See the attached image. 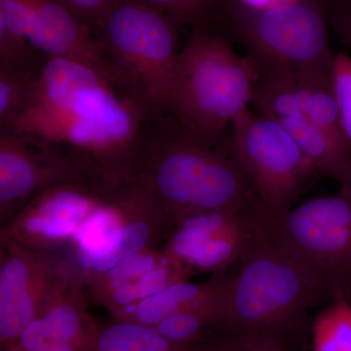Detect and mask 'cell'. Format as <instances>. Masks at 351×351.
<instances>
[{
	"label": "cell",
	"mask_w": 351,
	"mask_h": 351,
	"mask_svg": "<svg viewBox=\"0 0 351 351\" xmlns=\"http://www.w3.org/2000/svg\"><path fill=\"white\" fill-rule=\"evenodd\" d=\"M152 119L103 71L47 58L38 91L10 129L75 152L110 184L135 179Z\"/></svg>",
	"instance_id": "1"
},
{
	"label": "cell",
	"mask_w": 351,
	"mask_h": 351,
	"mask_svg": "<svg viewBox=\"0 0 351 351\" xmlns=\"http://www.w3.org/2000/svg\"><path fill=\"white\" fill-rule=\"evenodd\" d=\"M326 299L319 284L287 251L267 216L232 267L216 332L256 351H293L309 311Z\"/></svg>",
	"instance_id": "2"
},
{
	"label": "cell",
	"mask_w": 351,
	"mask_h": 351,
	"mask_svg": "<svg viewBox=\"0 0 351 351\" xmlns=\"http://www.w3.org/2000/svg\"><path fill=\"white\" fill-rule=\"evenodd\" d=\"M162 209L170 228L209 212H241L258 201L230 143L211 145L169 115L152 120L135 175Z\"/></svg>",
	"instance_id": "3"
},
{
	"label": "cell",
	"mask_w": 351,
	"mask_h": 351,
	"mask_svg": "<svg viewBox=\"0 0 351 351\" xmlns=\"http://www.w3.org/2000/svg\"><path fill=\"white\" fill-rule=\"evenodd\" d=\"M258 73L250 56H239L226 39L195 27L176 59L167 115L203 142L221 144L226 127L249 108Z\"/></svg>",
	"instance_id": "4"
},
{
	"label": "cell",
	"mask_w": 351,
	"mask_h": 351,
	"mask_svg": "<svg viewBox=\"0 0 351 351\" xmlns=\"http://www.w3.org/2000/svg\"><path fill=\"white\" fill-rule=\"evenodd\" d=\"M178 25L141 0H115L92 27L114 82L152 119L167 115Z\"/></svg>",
	"instance_id": "5"
},
{
	"label": "cell",
	"mask_w": 351,
	"mask_h": 351,
	"mask_svg": "<svg viewBox=\"0 0 351 351\" xmlns=\"http://www.w3.org/2000/svg\"><path fill=\"white\" fill-rule=\"evenodd\" d=\"M228 6L233 32L258 66L332 69L325 0H294L261 10Z\"/></svg>",
	"instance_id": "6"
},
{
	"label": "cell",
	"mask_w": 351,
	"mask_h": 351,
	"mask_svg": "<svg viewBox=\"0 0 351 351\" xmlns=\"http://www.w3.org/2000/svg\"><path fill=\"white\" fill-rule=\"evenodd\" d=\"M258 203L279 221L295 207L318 174L297 141L278 121L247 108L232 122L228 141Z\"/></svg>",
	"instance_id": "7"
},
{
	"label": "cell",
	"mask_w": 351,
	"mask_h": 351,
	"mask_svg": "<svg viewBox=\"0 0 351 351\" xmlns=\"http://www.w3.org/2000/svg\"><path fill=\"white\" fill-rule=\"evenodd\" d=\"M276 221L283 246L332 302L351 301V197L319 196Z\"/></svg>",
	"instance_id": "8"
},
{
	"label": "cell",
	"mask_w": 351,
	"mask_h": 351,
	"mask_svg": "<svg viewBox=\"0 0 351 351\" xmlns=\"http://www.w3.org/2000/svg\"><path fill=\"white\" fill-rule=\"evenodd\" d=\"M91 182L106 181L86 159L69 147L0 128L1 228L41 191Z\"/></svg>",
	"instance_id": "9"
},
{
	"label": "cell",
	"mask_w": 351,
	"mask_h": 351,
	"mask_svg": "<svg viewBox=\"0 0 351 351\" xmlns=\"http://www.w3.org/2000/svg\"><path fill=\"white\" fill-rule=\"evenodd\" d=\"M75 276L71 263L50 252L1 239L0 258V346L15 343L29 323Z\"/></svg>",
	"instance_id": "10"
},
{
	"label": "cell",
	"mask_w": 351,
	"mask_h": 351,
	"mask_svg": "<svg viewBox=\"0 0 351 351\" xmlns=\"http://www.w3.org/2000/svg\"><path fill=\"white\" fill-rule=\"evenodd\" d=\"M267 215L258 203L246 211L186 217L173 226L164 252L191 276L232 269L250 248Z\"/></svg>",
	"instance_id": "11"
},
{
	"label": "cell",
	"mask_w": 351,
	"mask_h": 351,
	"mask_svg": "<svg viewBox=\"0 0 351 351\" xmlns=\"http://www.w3.org/2000/svg\"><path fill=\"white\" fill-rule=\"evenodd\" d=\"M0 23L47 58L80 62L113 80L107 57L91 27L61 0H0Z\"/></svg>",
	"instance_id": "12"
},
{
	"label": "cell",
	"mask_w": 351,
	"mask_h": 351,
	"mask_svg": "<svg viewBox=\"0 0 351 351\" xmlns=\"http://www.w3.org/2000/svg\"><path fill=\"white\" fill-rule=\"evenodd\" d=\"M106 182L69 184L41 191L1 228L8 239L44 252L73 241L75 233L107 197Z\"/></svg>",
	"instance_id": "13"
},
{
	"label": "cell",
	"mask_w": 351,
	"mask_h": 351,
	"mask_svg": "<svg viewBox=\"0 0 351 351\" xmlns=\"http://www.w3.org/2000/svg\"><path fill=\"white\" fill-rule=\"evenodd\" d=\"M230 274L232 269L216 272L209 280L202 283L189 282L188 279L178 281L137 304L110 314L113 319L156 326L172 314L223 301Z\"/></svg>",
	"instance_id": "14"
},
{
	"label": "cell",
	"mask_w": 351,
	"mask_h": 351,
	"mask_svg": "<svg viewBox=\"0 0 351 351\" xmlns=\"http://www.w3.org/2000/svg\"><path fill=\"white\" fill-rule=\"evenodd\" d=\"M293 136L318 174L338 182L341 193L351 197V147L345 138L304 120H276Z\"/></svg>",
	"instance_id": "15"
},
{
	"label": "cell",
	"mask_w": 351,
	"mask_h": 351,
	"mask_svg": "<svg viewBox=\"0 0 351 351\" xmlns=\"http://www.w3.org/2000/svg\"><path fill=\"white\" fill-rule=\"evenodd\" d=\"M204 343L178 345L154 327L113 319L108 324L99 326L88 351H203Z\"/></svg>",
	"instance_id": "16"
},
{
	"label": "cell",
	"mask_w": 351,
	"mask_h": 351,
	"mask_svg": "<svg viewBox=\"0 0 351 351\" xmlns=\"http://www.w3.org/2000/svg\"><path fill=\"white\" fill-rule=\"evenodd\" d=\"M168 261L169 257L164 250L147 248L123 258L105 272L80 281L84 286L87 297L98 304L115 289L133 282Z\"/></svg>",
	"instance_id": "17"
},
{
	"label": "cell",
	"mask_w": 351,
	"mask_h": 351,
	"mask_svg": "<svg viewBox=\"0 0 351 351\" xmlns=\"http://www.w3.org/2000/svg\"><path fill=\"white\" fill-rule=\"evenodd\" d=\"M43 64L0 66V127H7L31 106Z\"/></svg>",
	"instance_id": "18"
},
{
	"label": "cell",
	"mask_w": 351,
	"mask_h": 351,
	"mask_svg": "<svg viewBox=\"0 0 351 351\" xmlns=\"http://www.w3.org/2000/svg\"><path fill=\"white\" fill-rule=\"evenodd\" d=\"M191 274L186 269L168 261L163 265L136 279L133 282L115 289L98 302L105 306L110 313L160 292L163 289L178 281L186 280Z\"/></svg>",
	"instance_id": "19"
},
{
	"label": "cell",
	"mask_w": 351,
	"mask_h": 351,
	"mask_svg": "<svg viewBox=\"0 0 351 351\" xmlns=\"http://www.w3.org/2000/svg\"><path fill=\"white\" fill-rule=\"evenodd\" d=\"M313 351H351V302L336 301L313 323Z\"/></svg>",
	"instance_id": "20"
},
{
	"label": "cell",
	"mask_w": 351,
	"mask_h": 351,
	"mask_svg": "<svg viewBox=\"0 0 351 351\" xmlns=\"http://www.w3.org/2000/svg\"><path fill=\"white\" fill-rule=\"evenodd\" d=\"M165 13L179 25L205 27L219 0H141Z\"/></svg>",
	"instance_id": "21"
},
{
	"label": "cell",
	"mask_w": 351,
	"mask_h": 351,
	"mask_svg": "<svg viewBox=\"0 0 351 351\" xmlns=\"http://www.w3.org/2000/svg\"><path fill=\"white\" fill-rule=\"evenodd\" d=\"M332 89L338 107L339 122L346 142L351 147V56L335 55L332 68Z\"/></svg>",
	"instance_id": "22"
},
{
	"label": "cell",
	"mask_w": 351,
	"mask_h": 351,
	"mask_svg": "<svg viewBox=\"0 0 351 351\" xmlns=\"http://www.w3.org/2000/svg\"><path fill=\"white\" fill-rule=\"evenodd\" d=\"M38 51L23 36L14 34L0 23V66L38 64Z\"/></svg>",
	"instance_id": "23"
},
{
	"label": "cell",
	"mask_w": 351,
	"mask_h": 351,
	"mask_svg": "<svg viewBox=\"0 0 351 351\" xmlns=\"http://www.w3.org/2000/svg\"><path fill=\"white\" fill-rule=\"evenodd\" d=\"M85 25L93 27L115 0H61Z\"/></svg>",
	"instance_id": "24"
},
{
	"label": "cell",
	"mask_w": 351,
	"mask_h": 351,
	"mask_svg": "<svg viewBox=\"0 0 351 351\" xmlns=\"http://www.w3.org/2000/svg\"><path fill=\"white\" fill-rule=\"evenodd\" d=\"M330 23L339 40L351 50V0H337Z\"/></svg>",
	"instance_id": "25"
},
{
	"label": "cell",
	"mask_w": 351,
	"mask_h": 351,
	"mask_svg": "<svg viewBox=\"0 0 351 351\" xmlns=\"http://www.w3.org/2000/svg\"><path fill=\"white\" fill-rule=\"evenodd\" d=\"M203 351H256L249 350L244 346L234 343L232 339L226 338L216 332V335L211 339H206L204 343Z\"/></svg>",
	"instance_id": "26"
},
{
	"label": "cell",
	"mask_w": 351,
	"mask_h": 351,
	"mask_svg": "<svg viewBox=\"0 0 351 351\" xmlns=\"http://www.w3.org/2000/svg\"><path fill=\"white\" fill-rule=\"evenodd\" d=\"M291 1H294V0H230L232 3L244 7V8L253 9V10L271 8V7L281 5V4L288 3Z\"/></svg>",
	"instance_id": "27"
},
{
	"label": "cell",
	"mask_w": 351,
	"mask_h": 351,
	"mask_svg": "<svg viewBox=\"0 0 351 351\" xmlns=\"http://www.w3.org/2000/svg\"><path fill=\"white\" fill-rule=\"evenodd\" d=\"M38 351H80L75 346L64 343H55L43 348Z\"/></svg>",
	"instance_id": "28"
},
{
	"label": "cell",
	"mask_w": 351,
	"mask_h": 351,
	"mask_svg": "<svg viewBox=\"0 0 351 351\" xmlns=\"http://www.w3.org/2000/svg\"><path fill=\"white\" fill-rule=\"evenodd\" d=\"M219 1H221V0H219Z\"/></svg>",
	"instance_id": "29"
}]
</instances>
